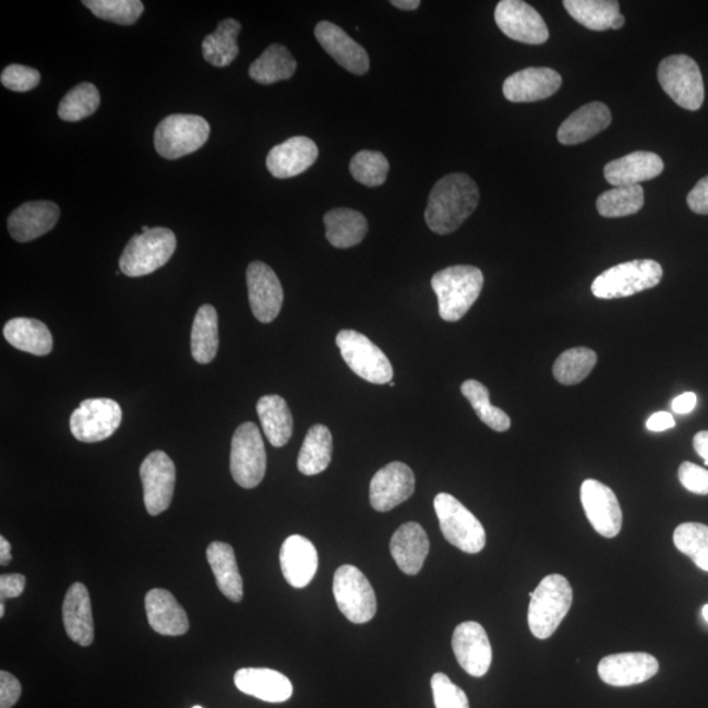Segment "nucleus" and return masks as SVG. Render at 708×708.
Masks as SVG:
<instances>
[{
  "mask_svg": "<svg viewBox=\"0 0 708 708\" xmlns=\"http://www.w3.org/2000/svg\"><path fill=\"white\" fill-rule=\"evenodd\" d=\"M479 188L469 175L451 173L437 181L428 199L425 223L439 236H447L476 212Z\"/></svg>",
  "mask_w": 708,
  "mask_h": 708,
  "instance_id": "nucleus-1",
  "label": "nucleus"
},
{
  "mask_svg": "<svg viewBox=\"0 0 708 708\" xmlns=\"http://www.w3.org/2000/svg\"><path fill=\"white\" fill-rule=\"evenodd\" d=\"M431 284L437 296L440 316L445 322H458L482 293L484 276L477 266L454 265L437 272Z\"/></svg>",
  "mask_w": 708,
  "mask_h": 708,
  "instance_id": "nucleus-2",
  "label": "nucleus"
},
{
  "mask_svg": "<svg viewBox=\"0 0 708 708\" xmlns=\"http://www.w3.org/2000/svg\"><path fill=\"white\" fill-rule=\"evenodd\" d=\"M573 587L562 575H549L532 592L528 623L537 639H549L573 605Z\"/></svg>",
  "mask_w": 708,
  "mask_h": 708,
  "instance_id": "nucleus-3",
  "label": "nucleus"
},
{
  "mask_svg": "<svg viewBox=\"0 0 708 708\" xmlns=\"http://www.w3.org/2000/svg\"><path fill=\"white\" fill-rule=\"evenodd\" d=\"M662 266L655 260L643 259L622 263L602 272L592 284V293L600 300H616L658 287Z\"/></svg>",
  "mask_w": 708,
  "mask_h": 708,
  "instance_id": "nucleus-4",
  "label": "nucleus"
},
{
  "mask_svg": "<svg viewBox=\"0 0 708 708\" xmlns=\"http://www.w3.org/2000/svg\"><path fill=\"white\" fill-rule=\"evenodd\" d=\"M177 251V237L166 227H154L129 240L120 257V269L128 277L152 275L168 263Z\"/></svg>",
  "mask_w": 708,
  "mask_h": 708,
  "instance_id": "nucleus-5",
  "label": "nucleus"
},
{
  "mask_svg": "<svg viewBox=\"0 0 708 708\" xmlns=\"http://www.w3.org/2000/svg\"><path fill=\"white\" fill-rule=\"evenodd\" d=\"M211 125L197 115H171L155 130L154 145L160 157L179 159L200 151L209 140Z\"/></svg>",
  "mask_w": 708,
  "mask_h": 708,
  "instance_id": "nucleus-6",
  "label": "nucleus"
},
{
  "mask_svg": "<svg viewBox=\"0 0 708 708\" xmlns=\"http://www.w3.org/2000/svg\"><path fill=\"white\" fill-rule=\"evenodd\" d=\"M434 511L440 529L447 542L466 554H478L485 545V530L482 523L449 493H439L434 499Z\"/></svg>",
  "mask_w": 708,
  "mask_h": 708,
  "instance_id": "nucleus-7",
  "label": "nucleus"
},
{
  "mask_svg": "<svg viewBox=\"0 0 708 708\" xmlns=\"http://www.w3.org/2000/svg\"><path fill=\"white\" fill-rule=\"evenodd\" d=\"M336 346L349 369L360 379L374 385H386L393 381L392 362L365 335L353 329H343L336 336Z\"/></svg>",
  "mask_w": 708,
  "mask_h": 708,
  "instance_id": "nucleus-8",
  "label": "nucleus"
},
{
  "mask_svg": "<svg viewBox=\"0 0 708 708\" xmlns=\"http://www.w3.org/2000/svg\"><path fill=\"white\" fill-rule=\"evenodd\" d=\"M659 83L681 108L698 110L705 101V84L698 63L684 55L667 57L659 64Z\"/></svg>",
  "mask_w": 708,
  "mask_h": 708,
  "instance_id": "nucleus-9",
  "label": "nucleus"
},
{
  "mask_svg": "<svg viewBox=\"0 0 708 708\" xmlns=\"http://www.w3.org/2000/svg\"><path fill=\"white\" fill-rule=\"evenodd\" d=\"M230 470L233 480L243 489H255L263 482L266 453L262 434L253 422H244L233 433Z\"/></svg>",
  "mask_w": 708,
  "mask_h": 708,
  "instance_id": "nucleus-10",
  "label": "nucleus"
},
{
  "mask_svg": "<svg viewBox=\"0 0 708 708\" xmlns=\"http://www.w3.org/2000/svg\"><path fill=\"white\" fill-rule=\"evenodd\" d=\"M334 596L340 612L356 625L374 619L376 599L372 584L355 565H341L334 577Z\"/></svg>",
  "mask_w": 708,
  "mask_h": 708,
  "instance_id": "nucleus-11",
  "label": "nucleus"
},
{
  "mask_svg": "<svg viewBox=\"0 0 708 708\" xmlns=\"http://www.w3.org/2000/svg\"><path fill=\"white\" fill-rule=\"evenodd\" d=\"M122 409L113 399L97 398L81 403L70 418V430L81 443H100L119 430Z\"/></svg>",
  "mask_w": 708,
  "mask_h": 708,
  "instance_id": "nucleus-12",
  "label": "nucleus"
},
{
  "mask_svg": "<svg viewBox=\"0 0 708 708\" xmlns=\"http://www.w3.org/2000/svg\"><path fill=\"white\" fill-rule=\"evenodd\" d=\"M148 515L158 516L171 505L177 469L165 452L148 454L140 469Z\"/></svg>",
  "mask_w": 708,
  "mask_h": 708,
  "instance_id": "nucleus-13",
  "label": "nucleus"
},
{
  "mask_svg": "<svg viewBox=\"0 0 708 708\" xmlns=\"http://www.w3.org/2000/svg\"><path fill=\"white\" fill-rule=\"evenodd\" d=\"M495 22L500 31L512 40L541 45L549 40V29L543 17L521 0H502L496 5Z\"/></svg>",
  "mask_w": 708,
  "mask_h": 708,
  "instance_id": "nucleus-14",
  "label": "nucleus"
},
{
  "mask_svg": "<svg viewBox=\"0 0 708 708\" xmlns=\"http://www.w3.org/2000/svg\"><path fill=\"white\" fill-rule=\"evenodd\" d=\"M581 504L589 523L600 536L614 538L622 529V509L615 493L599 480L587 479L581 485Z\"/></svg>",
  "mask_w": 708,
  "mask_h": 708,
  "instance_id": "nucleus-15",
  "label": "nucleus"
},
{
  "mask_svg": "<svg viewBox=\"0 0 708 708\" xmlns=\"http://www.w3.org/2000/svg\"><path fill=\"white\" fill-rule=\"evenodd\" d=\"M247 288L253 315L262 323H272L281 311L284 290L271 266L253 262L247 268Z\"/></svg>",
  "mask_w": 708,
  "mask_h": 708,
  "instance_id": "nucleus-16",
  "label": "nucleus"
},
{
  "mask_svg": "<svg viewBox=\"0 0 708 708\" xmlns=\"http://www.w3.org/2000/svg\"><path fill=\"white\" fill-rule=\"evenodd\" d=\"M452 647L458 664L472 677H483L492 664V647L478 622H464L454 629Z\"/></svg>",
  "mask_w": 708,
  "mask_h": 708,
  "instance_id": "nucleus-17",
  "label": "nucleus"
},
{
  "mask_svg": "<svg viewBox=\"0 0 708 708\" xmlns=\"http://www.w3.org/2000/svg\"><path fill=\"white\" fill-rule=\"evenodd\" d=\"M413 491V471L406 464H388L370 482V504L376 512H389L407 502Z\"/></svg>",
  "mask_w": 708,
  "mask_h": 708,
  "instance_id": "nucleus-18",
  "label": "nucleus"
},
{
  "mask_svg": "<svg viewBox=\"0 0 708 708\" xmlns=\"http://www.w3.org/2000/svg\"><path fill=\"white\" fill-rule=\"evenodd\" d=\"M659 668V661L647 652L616 653L600 661L599 675L608 685L625 687L651 680Z\"/></svg>",
  "mask_w": 708,
  "mask_h": 708,
  "instance_id": "nucleus-19",
  "label": "nucleus"
},
{
  "mask_svg": "<svg viewBox=\"0 0 708 708\" xmlns=\"http://www.w3.org/2000/svg\"><path fill=\"white\" fill-rule=\"evenodd\" d=\"M562 76L549 68H529L506 77L503 93L512 103L548 99L562 87Z\"/></svg>",
  "mask_w": 708,
  "mask_h": 708,
  "instance_id": "nucleus-20",
  "label": "nucleus"
},
{
  "mask_svg": "<svg viewBox=\"0 0 708 708\" xmlns=\"http://www.w3.org/2000/svg\"><path fill=\"white\" fill-rule=\"evenodd\" d=\"M320 157V148L308 136H293L272 148L266 168L277 179H289L308 171Z\"/></svg>",
  "mask_w": 708,
  "mask_h": 708,
  "instance_id": "nucleus-21",
  "label": "nucleus"
},
{
  "mask_svg": "<svg viewBox=\"0 0 708 708\" xmlns=\"http://www.w3.org/2000/svg\"><path fill=\"white\" fill-rule=\"evenodd\" d=\"M60 207L51 201H32L11 213L8 225L16 242L28 243L55 229L60 219Z\"/></svg>",
  "mask_w": 708,
  "mask_h": 708,
  "instance_id": "nucleus-22",
  "label": "nucleus"
},
{
  "mask_svg": "<svg viewBox=\"0 0 708 708\" xmlns=\"http://www.w3.org/2000/svg\"><path fill=\"white\" fill-rule=\"evenodd\" d=\"M315 37L322 48L340 64L356 75L367 74L370 68L367 50L348 36L340 27L329 22L317 23Z\"/></svg>",
  "mask_w": 708,
  "mask_h": 708,
  "instance_id": "nucleus-23",
  "label": "nucleus"
},
{
  "mask_svg": "<svg viewBox=\"0 0 708 708\" xmlns=\"http://www.w3.org/2000/svg\"><path fill=\"white\" fill-rule=\"evenodd\" d=\"M281 571L291 587L301 589L314 580L320 564L313 542L302 536H291L279 551Z\"/></svg>",
  "mask_w": 708,
  "mask_h": 708,
  "instance_id": "nucleus-24",
  "label": "nucleus"
},
{
  "mask_svg": "<svg viewBox=\"0 0 708 708\" xmlns=\"http://www.w3.org/2000/svg\"><path fill=\"white\" fill-rule=\"evenodd\" d=\"M233 681L240 692L269 704H283L293 695V685L287 675L273 669H239Z\"/></svg>",
  "mask_w": 708,
  "mask_h": 708,
  "instance_id": "nucleus-25",
  "label": "nucleus"
},
{
  "mask_svg": "<svg viewBox=\"0 0 708 708\" xmlns=\"http://www.w3.org/2000/svg\"><path fill=\"white\" fill-rule=\"evenodd\" d=\"M389 551L401 573L415 576L420 573L430 554V539L420 524L407 523L394 532Z\"/></svg>",
  "mask_w": 708,
  "mask_h": 708,
  "instance_id": "nucleus-26",
  "label": "nucleus"
},
{
  "mask_svg": "<svg viewBox=\"0 0 708 708\" xmlns=\"http://www.w3.org/2000/svg\"><path fill=\"white\" fill-rule=\"evenodd\" d=\"M612 123V112L605 104L593 101L575 110L557 130V141L562 145L583 144L605 130Z\"/></svg>",
  "mask_w": 708,
  "mask_h": 708,
  "instance_id": "nucleus-27",
  "label": "nucleus"
},
{
  "mask_svg": "<svg viewBox=\"0 0 708 708\" xmlns=\"http://www.w3.org/2000/svg\"><path fill=\"white\" fill-rule=\"evenodd\" d=\"M64 629L69 638L82 647L93 645L95 638L93 609L89 593L82 583H75L68 590L62 607Z\"/></svg>",
  "mask_w": 708,
  "mask_h": 708,
  "instance_id": "nucleus-28",
  "label": "nucleus"
},
{
  "mask_svg": "<svg viewBox=\"0 0 708 708\" xmlns=\"http://www.w3.org/2000/svg\"><path fill=\"white\" fill-rule=\"evenodd\" d=\"M148 625L155 633L180 636L190 629V621L183 607L166 589H152L145 597Z\"/></svg>",
  "mask_w": 708,
  "mask_h": 708,
  "instance_id": "nucleus-29",
  "label": "nucleus"
},
{
  "mask_svg": "<svg viewBox=\"0 0 708 708\" xmlns=\"http://www.w3.org/2000/svg\"><path fill=\"white\" fill-rule=\"evenodd\" d=\"M664 171V161L658 154L635 152L610 161L605 166V179L614 187L639 185L643 181L658 178Z\"/></svg>",
  "mask_w": 708,
  "mask_h": 708,
  "instance_id": "nucleus-30",
  "label": "nucleus"
},
{
  "mask_svg": "<svg viewBox=\"0 0 708 708\" xmlns=\"http://www.w3.org/2000/svg\"><path fill=\"white\" fill-rule=\"evenodd\" d=\"M206 557L220 592L232 602L242 601L243 580L239 574L236 552H233L231 545L224 542H213L206 550Z\"/></svg>",
  "mask_w": 708,
  "mask_h": 708,
  "instance_id": "nucleus-31",
  "label": "nucleus"
},
{
  "mask_svg": "<svg viewBox=\"0 0 708 708\" xmlns=\"http://www.w3.org/2000/svg\"><path fill=\"white\" fill-rule=\"evenodd\" d=\"M324 226H326L328 242L336 249L343 250L360 244L369 230L363 214L348 207H337L326 213Z\"/></svg>",
  "mask_w": 708,
  "mask_h": 708,
  "instance_id": "nucleus-32",
  "label": "nucleus"
},
{
  "mask_svg": "<svg viewBox=\"0 0 708 708\" xmlns=\"http://www.w3.org/2000/svg\"><path fill=\"white\" fill-rule=\"evenodd\" d=\"M256 411L269 443L275 447L287 445L293 434V416L287 400L279 395H265L257 401Z\"/></svg>",
  "mask_w": 708,
  "mask_h": 708,
  "instance_id": "nucleus-33",
  "label": "nucleus"
},
{
  "mask_svg": "<svg viewBox=\"0 0 708 708\" xmlns=\"http://www.w3.org/2000/svg\"><path fill=\"white\" fill-rule=\"evenodd\" d=\"M5 340L12 347L35 356H48L53 349V336L45 324L29 317H15L5 324Z\"/></svg>",
  "mask_w": 708,
  "mask_h": 708,
  "instance_id": "nucleus-34",
  "label": "nucleus"
},
{
  "mask_svg": "<svg viewBox=\"0 0 708 708\" xmlns=\"http://www.w3.org/2000/svg\"><path fill=\"white\" fill-rule=\"evenodd\" d=\"M333 434L328 428L322 424L311 427L298 456V470L309 477L326 471L333 459Z\"/></svg>",
  "mask_w": 708,
  "mask_h": 708,
  "instance_id": "nucleus-35",
  "label": "nucleus"
},
{
  "mask_svg": "<svg viewBox=\"0 0 708 708\" xmlns=\"http://www.w3.org/2000/svg\"><path fill=\"white\" fill-rule=\"evenodd\" d=\"M219 347L218 315L212 304H204L194 316L191 349L193 359L199 363H211L216 359Z\"/></svg>",
  "mask_w": 708,
  "mask_h": 708,
  "instance_id": "nucleus-36",
  "label": "nucleus"
},
{
  "mask_svg": "<svg viewBox=\"0 0 708 708\" xmlns=\"http://www.w3.org/2000/svg\"><path fill=\"white\" fill-rule=\"evenodd\" d=\"M242 29L236 19H225L214 34L203 41V56L213 67L223 69L237 60L239 55L238 36Z\"/></svg>",
  "mask_w": 708,
  "mask_h": 708,
  "instance_id": "nucleus-37",
  "label": "nucleus"
},
{
  "mask_svg": "<svg viewBox=\"0 0 708 708\" xmlns=\"http://www.w3.org/2000/svg\"><path fill=\"white\" fill-rule=\"evenodd\" d=\"M297 61L284 45L273 44L250 67V76L260 84L288 81L295 75Z\"/></svg>",
  "mask_w": 708,
  "mask_h": 708,
  "instance_id": "nucleus-38",
  "label": "nucleus"
},
{
  "mask_svg": "<svg viewBox=\"0 0 708 708\" xmlns=\"http://www.w3.org/2000/svg\"><path fill=\"white\" fill-rule=\"evenodd\" d=\"M563 4L577 23L592 31L612 28L614 19L620 15V3L614 0H565Z\"/></svg>",
  "mask_w": 708,
  "mask_h": 708,
  "instance_id": "nucleus-39",
  "label": "nucleus"
},
{
  "mask_svg": "<svg viewBox=\"0 0 708 708\" xmlns=\"http://www.w3.org/2000/svg\"><path fill=\"white\" fill-rule=\"evenodd\" d=\"M597 353L595 350L579 347L565 350L552 368L555 380L562 385L574 386L588 379L597 365Z\"/></svg>",
  "mask_w": 708,
  "mask_h": 708,
  "instance_id": "nucleus-40",
  "label": "nucleus"
},
{
  "mask_svg": "<svg viewBox=\"0 0 708 708\" xmlns=\"http://www.w3.org/2000/svg\"><path fill=\"white\" fill-rule=\"evenodd\" d=\"M645 205V191L641 185L615 187L597 199V211L605 218L633 216Z\"/></svg>",
  "mask_w": 708,
  "mask_h": 708,
  "instance_id": "nucleus-41",
  "label": "nucleus"
},
{
  "mask_svg": "<svg viewBox=\"0 0 708 708\" xmlns=\"http://www.w3.org/2000/svg\"><path fill=\"white\" fill-rule=\"evenodd\" d=\"M465 398L470 401L473 411L477 412L478 418L489 425L491 430L496 432H506L509 430L512 421L508 415L503 409L493 407L490 401V392L483 383L476 380L464 382L460 386Z\"/></svg>",
  "mask_w": 708,
  "mask_h": 708,
  "instance_id": "nucleus-42",
  "label": "nucleus"
},
{
  "mask_svg": "<svg viewBox=\"0 0 708 708\" xmlns=\"http://www.w3.org/2000/svg\"><path fill=\"white\" fill-rule=\"evenodd\" d=\"M100 106V94L93 83L77 84L70 89L58 107V116L63 121L76 122L93 116Z\"/></svg>",
  "mask_w": 708,
  "mask_h": 708,
  "instance_id": "nucleus-43",
  "label": "nucleus"
},
{
  "mask_svg": "<svg viewBox=\"0 0 708 708\" xmlns=\"http://www.w3.org/2000/svg\"><path fill=\"white\" fill-rule=\"evenodd\" d=\"M673 541L682 554L691 557L708 573V526L698 523L681 524L674 530Z\"/></svg>",
  "mask_w": 708,
  "mask_h": 708,
  "instance_id": "nucleus-44",
  "label": "nucleus"
},
{
  "mask_svg": "<svg viewBox=\"0 0 708 708\" xmlns=\"http://www.w3.org/2000/svg\"><path fill=\"white\" fill-rule=\"evenodd\" d=\"M83 4L101 21L120 25H133L145 11L140 0H84Z\"/></svg>",
  "mask_w": 708,
  "mask_h": 708,
  "instance_id": "nucleus-45",
  "label": "nucleus"
},
{
  "mask_svg": "<svg viewBox=\"0 0 708 708\" xmlns=\"http://www.w3.org/2000/svg\"><path fill=\"white\" fill-rule=\"evenodd\" d=\"M349 170L359 183L367 187H380L385 184L389 165L382 153L363 151L357 153L350 160Z\"/></svg>",
  "mask_w": 708,
  "mask_h": 708,
  "instance_id": "nucleus-46",
  "label": "nucleus"
},
{
  "mask_svg": "<svg viewBox=\"0 0 708 708\" xmlns=\"http://www.w3.org/2000/svg\"><path fill=\"white\" fill-rule=\"evenodd\" d=\"M431 686L436 708H470L466 693L454 685L446 674H433Z\"/></svg>",
  "mask_w": 708,
  "mask_h": 708,
  "instance_id": "nucleus-47",
  "label": "nucleus"
},
{
  "mask_svg": "<svg viewBox=\"0 0 708 708\" xmlns=\"http://www.w3.org/2000/svg\"><path fill=\"white\" fill-rule=\"evenodd\" d=\"M41 75L36 69L23 64H10L2 71L0 82L3 86L15 93H28L40 84Z\"/></svg>",
  "mask_w": 708,
  "mask_h": 708,
  "instance_id": "nucleus-48",
  "label": "nucleus"
},
{
  "mask_svg": "<svg viewBox=\"0 0 708 708\" xmlns=\"http://www.w3.org/2000/svg\"><path fill=\"white\" fill-rule=\"evenodd\" d=\"M679 479L687 491L708 495V470L692 463H684L679 469Z\"/></svg>",
  "mask_w": 708,
  "mask_h": 708,
  "instance_id": "nucleus-49",
  "label": "nucleus"
},
{
  "mask_svg": "<svg viewBox=\"0 0 708 708\" xmlns=\"http://www.w3.org/2000/svg\"><path fill=\"white\" fill-rule=\"evenodd\" d=\"M21 695V682L9 672H0V708L14 707Z\"/></svg>",
  "mask_w": 708,
  "mask_h": 708,
  "instance_id": "nucleus-50",
  "label": "nucleus"
},
{
  "mask_svg": "<svg viewBox=\"0 0 708 708\" xmlns=\"http://www.w3.org/2000/svg\"><path fill=\"white\" fill-rule=\"evenodd\" d=\"M687 205L691 211L700 216L708 214V177L698 181L687 194Z\"/></svg>",
  "mask_w": 708,
  "mask_h": 708,
  "instance_id": "nucleus-51",
  "label": "nucleus"
},
{
  "mask_svg": "<svg viewBox=\"0 0 708 708\" xmlns=\"http://www.w3.org/2000/svg\"><path fill=\"white\" fill-rule=\"evenodd\" d=\"M25 584H27V580H25V576L23 575H2V577H0V596H2V602L22 596L25 589Z\"/></svg>",
  "mask_w": 708,
  "mask_h": 708,
  "instance_id": "nucleus-52",
  "label": "nucleus"
},
{
  "mask_svg": "<svg viewBox=\"0 0 708 708\" xmlns=\"http://www.w3.org/2000/svg\"><path fill=\"white\" fill-rule=\"evenodd\" d=\"M675 421L669 412L653 413L647 421L648 431L664 432L674 428Z\"/></svg>",
  "mask_w": 708,
  "mask_h": 708,
  "instance_id": "nucleus-53",
  "label": "nucleus"
},
{
  "mask_svg": "<svg viewBox=\"0 0 708 708\" xmlns=\"http://www.w3.org/2000/svg\"><path fill=\"white\" fill-rule=\"evenodd\" d=\"M697 395L694 393L679 395L677 398H674L672 401L673 412L677 415L691 413L694 411L695 406H697Z\"/></svg>",
  "mask_w": 708,
  "mask_h": 708,
  "instance_id": "nucleus-54",
  "label": "nucleus"
},
{
  "mask_svg": "<svg viewBox=\"0 0 708 708\" xmlns=\"http://www.w3.org/2000/svg\"><path fill=\"white\" fill-rule=\"evenodd\" d=\"M695 452L698 456L705 459V465L708 466V431H701L695 434L693 440Z\"/></svg>",
  "mask_w": 708,
  "mask_h": 708,
  "instance_id": "nucleus-55",
  "label": "nucleus"
},
{
  "mask_svg": "<svg viewBox=\"0 0 708 708\" xmlns=\"http://www.w3.org/2000/svg\"><path fill=\"white\" fill-rule=\"evenodd\" d=\"M11 559V544L8 539L0 537V564L8 565Z\"/></svg>",
  "mask_w": 708,
  "mask_h": 708,
  "instance_id": "nucleus-56",
  "label": "nucleus"
},
{
  "mask_svg": "<svg viewBox=\"0 0 708 708\" xmlns=\"http://www.w3.org/2000/svg\"><path fill=\"white\" fill-rule=\"evenodd\" d=\"M392 4L403 11H413L418 10L421 3L419 0H393Z\"/></svg>",
  "mask_w": 708,
  "mask_h": 708,
  "instance_id": "nucleus-57",
  "label": "nucleus"
},
{
  "mask_svg": "<svg viewBox=\"0 0 708 708\" xmlns=\"http://www.w3.org/2000/svg\"><path fill=\"white\" fill-rule=\"evenodd\" d=\"M625 25V16L619 15L614 19V22L612 23V28L610 29H621Z\"/></svg>",
  "mask_w": 708,
  "mask_h": 708,
  "instance_id": "nucleus-58",
  "label": "nucleus"
},
{
  "mask_svg": "<svg viewBox=\"0 0 708 708\" xmlns=\"http://www.w3.org/2000/svg\"><path fill=\"white\" fill-rule=\"evenodd\" d=\"M701 614H704V619L708 623V605H705L704 609H701Z\"/></svg>",
  "mask_w": 708,
  "mask_h": 708,
  "instance_id": "nucleus-59",
  "label": "nucleus"
},
{
  "mask_svg": "<svg viewBox=\"0 0 708 708\" xmlns=\"http://www.w3.org/2000/svg\"><path fill=\"white\" fill-rule=\"evenodd\" d=\"M4 610H5L4 602H2V603H0V616H2V619L4 616Z\"/></svg>",
  "mask_w": 708,
  "mask_h": 708,
  "instance_id": "nucleus-60",
  "label": "nucleus"
},
{
  "mask_svg": "<svg viewBox=\"0 0 708 708\" xmlns=\"http://www.w3.org/2000/svg\"><path fill=\"white\" fill-rule=\"evenodd\" d=\"M388 385H389V387H394V386H395V383H394V382H389Z\"/></svg>",
  "mask_w": 708,
  "mask_h": 708,
  "instance_id": "nucleus-61",
  "label": "nucleus"
},
{
  "mask_svg": "<svg viewBox=\"0 0 708 708\" xmlns=\"http://www.w3.org/2000/svg\"><path fill=\"white\" fill-rule=\"evenodd\" d=\"M193 708H203V707H201V706H194Z\"/></svg>",
  "mask_w": 708,
  "mask_h": 708,
  "instance_id": "nucleus-62",
  "label": "nucleus"
}]
</instances>
